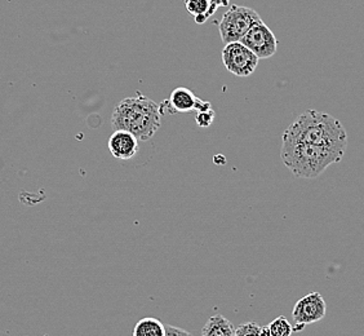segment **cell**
<instances>
[{
    "instance_id": "cell-1",
    "label": "cell",
    "mask_w": 364,
    "mask_h": 336,
    "mask_svg": "<svg viewBox=\"0 0 364 336\" xmlns=\"http://www.w3.org/2000/svg\"><path fill=\"white\" fill-rule=\"evenodd\" d=\"M283 140L326 147L345 154L348 133L343 123L327 112L306 110L283 133Z\"/></svg>"
},
{
    "instance_id": "cell-2",
    "label": "cell",
    "mask_w": 364,
    "mask_h": 336,
    "mask_svg": "<svg viewBox=\"0 0 364 336\" xmlns=\"http://www.w3.org/2000/svg\"><path fill=\"white\" fill-rule=\"evenodd\" d=\"M112 125L115 131L132 133L137 140H151L161 128V106L140 93L123 98L112 112Z\"/></svg>"
},
{
    "instance_id": "cell-3",
    "label": "cell",
    "mask_w": 364,
    "mask_h": 336,
    "mask_svg": "<svg viewBox=\"0 0 364 336\" xmlns=\"http://www.w3.org/2000/svg\"><path fill=\"white\" fill-rule=\"evenodd\" d=\"M280 158L296 177L316 179L329 166L343 161V154L326 147L283 140Z\"/></svg>"
},
{
    "instance_id": "cell-4",
    "label": "cell",
    "mask_w": 364,
    "mask_h": 336,
    "mask_svg": "<svg viewBox=\"0 0 364 336\" xmlns=\"http://www.w3.org/2000/svg\"><path fill=\"white\" fill-rule=\"evenodd\" d=\"M259 21L261 17L252 8L231 6L218 25L221 41L225 44L240 42L248 30Z\"/></svg>"
},
{
    "instance_id": "cell-5",
    "label": "cell",
    "mask_w": 364,
    "mask_h": 336,
    "mask_svg": "<svg viewBox=\"0 0 364 336\" xmlns=\"http://www.w3.org/2000/svg\"><path fill=\"white\" fill-rule=\"evenodd\" d=\"M259 57L247 48L243 43L234 42L226 44L223 51V63L228 71L237 77H250L259 65Z\"/></svg>"
},
{
    "instance_id": "cell-6",
    "label": "cell",
    "mask_w": 364,
    "mask_h": 336,
    "mask_svg": "<svg viewBox=\"0 0 364 336\" xmlns=\"http://www.w3.org/2000/svg\"><path fill=\"white\" fill-rule=\"evenodd\" d=\"M247 48L251 49L259 58H269L274 56L278 49V41L273 31L269 28L265 22H256L252 28L240 41Z\"/></svg>"
},
{
    "instance_id": "cell-7",
    "label": "cell",
    "mask_w": 364,
    "mask_h": 336,
    "mask_svg": "<svg viewBox=\"0 0 364 336\" xmlns=\"http://www.w3.org/2000/svg\"><path fill=\"white\" fill-rule=\"evenodd\" d=\"M327 304L319 293L305 295L294 304L292 318L297 327H304L311 323L319 322L326 317Z\"/></svg>"
},
{
    "instance_id": "cell-8",
    "label": "cell",
    "mask_w": 364,
    "mask_h": 336,
    "mask_svg": "<svg viewBox=\"0 0 364 336\" xmlns=\"http://www.w3.org/2000/svg\"><path fill=\"white\" fill-rule=\"evenodd\" d=\"M169 109L172 112H190L198 110V112L212 110L210 101H203L202 98H196L194 92L190 91L186 87H177L169 96Z\"/></svg>"
},
{
    "instance_id": "cell-9",
    "label": "cell",
    "mask_w": 364,
    "mask_h": 336,
    "mask_svg": "<svg viewBox=\"0 0 364 336\" xmlns=\"http://www.w3.org/2000/svg\"><path fill=\"white\" fill-rule=\"evenodd\" d=\"M109 150L114 158L119 161L132 159L139 152V140L132 133L127 131H115L109 137Z\"/></svg>"
},
{
    "instance_id": "cell-10",
    "label": "cell",
    "mask_w": 364,
    "mask_h": 336,
    "mask_svg": "<svg viewBox=\"0 0 364 336\" xmlns=\"http://www.w3.org/2000/svg\"><path fill=\"white\" fill-rule=\"evenodd\" d=\"M202 336H235V327L224 315H212L202 329Z\"/></svg>"
},
{
    "instance_id": "cell-11",
    "label": "cell",
    "mask_w": 364,
    "mask_h": 336,
    "mask_svg": "<svg viewBox=\"0 0 364 336\" xmlns=\"http://www.w3.org/2000/svg\"><path fill=\"white\" fill-rule=\"evenodd\" d=\"M132 336H166V325L154 317L142 318L136 323Z\"/></svg>"
},
{
    "instance_id": "cell-12",
    "label": "cell",
    "mask_w": 364,
    "mask_h": 336,
    "mask_svg": "<svg viewBox=\"0 0 364 336\" xmlns=\"http://www.w3.org/2000/svg\"><path fill=\"white\" fill-rule=\"evenodd\" d=\"M294 331V326L283 315L277 317L275 320L264 327L265 336H291Z\"/></svg>"
},
{
    "instance_id": "cell-13",
    "label": "cell",
    "mask_w": 364,
    "mask_h": 336,
    "mask_svg": "<svg viewBox=\"0 0 364 336\" xmlns=\"http://www.w3.org/2000/svg\"><path fill=\"white\" fill-rule=\"evenodd\" d=\"M235 336H265L264 327L257 322H247L235 327Z\"/></svg>"
},
{
    "instance_id": "cell-14",
    "label": "cell",
    "mask_w": 364,
    "mask_h": 336,
    "mask_svg": "<svg viewBox=\"0 0 364 336\" xmlns=\"http://www.w3.org/2000/svg\"><path fill=\"white\" fill-rule=\"evenodd\" d=\"M185 7L194 17L203 16L210 8V0H185Z\"/></svg>"
},
{
    "instance_id": "cell-15",
    "label": "cell",
    "mask_w": 364,
    "mask_h": 336,
    "mask_svg": "<svg viewBox=\"0 0 364 336\" xmlns=\"http://www.w3.org/2000/svg\"><path fill=\"white\" fill-rule=\"evenodd\" d=\"M215 117H216V114L213 112V109L208 110V112H198L196 117V125L199 127H202V128L210 127V125L213 123Z\"/></svg>"
},
{
    "instance_id": "cell-16",
    "label": "cell",
    "mask_w": 364,
    "mask_h": 336,
    "mask_svg": "<svg viewBox=\"0 0 364 336\" xmlns=\"http://www.w3.org/2000/svg\"><path fill=\"white\" fill-rule=\"evenodd\" d=\"M166 336H193L189 331L181 329V327H176L172 325H166Z\"/></svg>"
},
{
    "instance_id": "cell-17",
    "label": "cell",
    "mask_w": 364,
    "mask_h": 336,
    "mask_svg": "<svg viewBox=\"0 0 364 336\" xmlns=\"http://www.w3.org/2000/svg\"><path fill=\"white\" fill-rule=\"evenodd\" d=\"M210 1L218 8L228 7L230 4V0H210Z\"/></svg>"
}]
</instances>
